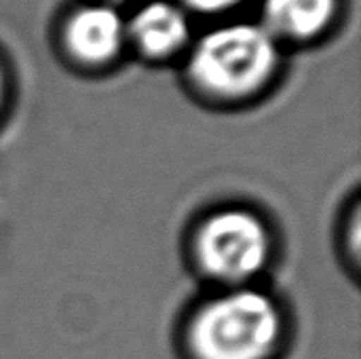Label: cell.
Returning <instances> with one entry per match:
<instances>
[{
    "label": "cell",
    "mask_w": 361,
    "mask_h": 359,
    "mask_svg": "<svg viewBox=\"0 0 361 359\" xmlns=\"http://www.w3.org/2000/svg\"><path fill=\"white\" fill-rule=\"evenodd\" d=\"M281 332L283 320L271 296L235 288L195 313L188 345L195 359H269Z\"/></svg>",
    "instance_id": "1"
},
{
    "label": "cell",
    "mask_w": 361,
    "mask_h": 359,
    "mask_svg": "<svg viewBox=\"0 0 361 359\" xmlns=\"http://www.w3.org/2000/svg\"><path fill=\"white\" fill-rule=\"evenodd\" d=\"M277 68L275 38L258 23H228L207 32L190 57L192 83L212 97L256 93Z\"/></svg>",
    "instance_id": "2"
},
{
    "label": "cell",
    "mask_w": 361,
    "mask_h": 359,
    "mask_svg": "<svg viewBox=\"0 0 361 359\" xmlns=\"http://www.w3.org/2000/svg\"><path fill=\"white\" fill-rule=\"evenodd\" d=\"M271 248L267 224L245 209L216 212L201 224L195 237L199 267L212 279L237 288H243L264 271Z\"/></svg>",
    "instance_id": "3"
},
{
    "label": "cell",
    "mask_w": 361,
    "mask_h": 359,
    "mask_svg": "<svg viewBox=\"0 0 361 359\" xmlns=\"http://www.w3.org/2000/svg\"><path fill=\"white\" fill-rule=\"evenodd\" d=\"M125 36V21L110 4H91L74 13L66 25V44L85 63L112 59Z\"/></svg>",
    "instance_id": "4"
},
{
    "label": "cell",
    "mask_w": 361,
    "mask_h": 359,
    "mask_svg": "<svg viewBox=\"0 0 361 359\" xmlns=\"http://www.w3.org/2000/svg\"><path fill=\"white\" fill-rule=\"evenodd\" d=\"M129 32L135 44L150 57H167L188 40V19L171 2L154 0L144 4L131 19Z\"/></svg>",
    "instance_id": "5"
},
{
    "label": "cell",
    "mask_w": 361,
    "mask_h": 359,
    "mask_svg": "<svg viewBox=\"0 0 361 359\" xmlns=\"http://www.w3.org/2000/svg\"><path fill=\"white\" fill-rule=\"evenodd\" d=\"M336 0H264V30L273 36L307 40L328 28Z\"/></svg>",
    "instance_id": "6"
},
{
    "label": "cell",
    "mask_w": 361,
    "mask_h": 359,
    "mask_svg": "<svg viewBox=\"0 0 361 359\" xmlns=\"http://www.w3.org/2000/svg\"><path fill=\"white\" fill-rule=\"evenodd\" d=\"M239 0H184V4L199 13H220L235 6Z\"/></svg>",
    "instance_id": "7"
},
{
    "label": "cell",
    "mask_w": 361,
    "mask_h": 359,
    "mask_svg": "<svg viewBox=\"0 0 361 359\" xmlns=\"http://www.w3.org/2000/svg\"><path fill=\"white\" fill-rule=\"evenodd\" d=\"M2 102H4V74L0 68V108H2Z\"/></svg>",
    "instance_id": "8"
}]
</instances>
